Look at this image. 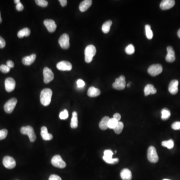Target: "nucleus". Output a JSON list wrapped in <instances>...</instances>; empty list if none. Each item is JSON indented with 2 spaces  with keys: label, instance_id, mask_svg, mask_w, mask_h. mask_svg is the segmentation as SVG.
Segmentation results:
<instances>
[{
  "label": "nucleus",
  "instance_id": "f257e3e1",
  "mask_svg": "<svg viewBox=\"0 0 180 180\" xmlns=\"http://www.w3.org/2000/svg\"><path fill=\"white\" fill-rule=\"evenodd\" d=\"M53 92L50 89H45L41 93L40 101L41 104L44 106H48L51 101Z\"/></svg>",
  "mask_w": 180,
  "mask_h": 180
},
{
  "label": "nucleus",
  "instance_id": "f03ea898",
  "mask_svg": "<svg viewBox=\"0 0 180 180\" xmlns=\"http://www.w3.org/2000/svg\"><path fill=\"white\" fill-rule=\"evenodd\" d=\"M96 48L94 45H90L86 48L85 50V60L87 63L92 62L93 57L96 54Z\"/></svg>",
  "mask_w": 180,
  "mask_h": 180
},
{
  "label": "nucleus",
  "instance_id": "7ed1b4c3",
  "mask_svg": "<svg viewBox=\"0 0 180 180\" xmlns=\"http://www.w3.org/2000/svg\"><path fill=\"white\" fill-rule=\"evenodd\" d=\"M21 133L24 135H28L31 142H34L36 140V134L35 133L34 129L31 126H28L21 128Z\"/></svg>",
  "mask_w": 180,
  "mask_h": 180
},
{
  "label": "nucleus",
  "instance_id": "20e7f679",
  "mask_svg": "<svg viewBox=\"0 0 180 180\" xmlns=\"http://www.w3.org/2000/svg\"><path fill=\"white\" fill-rule=\"evenodd\" d=\"M147 157L149 161L156 163L159 161V157L157 151L154 146H150L148 150Z\"/></svg>",
  "mask_w": 180,
  "mask_h": 180
},
{
  "label": "nucleus",
  "instance_id": "39448f33",
  "mask_svg": "<svg viewBox=\"0 0 180 180\" xmlns=\"http://www.w3.org/2000/svg\"><path fill=\"white\" fill-rule=\"evenodd\" d=\"M125 87H126V80H125V77L124 76H121L119 78L116 79L115 82L113 84V87L116 90H123L125 88Z\"/></svg>",
  "mask_w": 180,
  "mask_h": 180
},
{
  "label": "nucleus",
  "instance_id": "423d86ee",
  "mask_svg": "<svg viewBox=\"0 0 180 180\" xmlns=\"http://www.w3.org/2000/svg\"><path fill=\"white\" fill-rule=\"evenodd\" d=\"M163 71V67L160 64H154L150 66L148 69V73L152 76H156Z\"/></svg>",
  "mask_w": 180,
  "mask_h": 180
},
{
  "label": "nucleus",
  "instance_id": "0eeeda50",
  "mask_svg": "<svg viewBox=\"0 0 180 180\" xmlns=\"http://www.w3.org/2000/svg\"><path fill=\"white\" fill-rule=\"evenodd\" d=\"M17 103V100L16 98H12L7 101L4 106V110L7 113L11 114L16 107Z\"/></svg>",
  "mask_w": 180,
  "mask_h": 180
},
{
  "label": "nucleus",
  "instance_id": "6e6552de",
  "mask_svg": "<svg viewBox=\"0 0 180 180\" xmlns=\"http://www.w3.org/2000/svg\"><path fill=\"white\" fill-rule=\"evenodd\" d=\"M51 163L54 166L61 169L65 168L66 166L65 162L63 160L62 157L58 155L53 157V158L52 159Z\"/></svg>",
  "mask_w": 180,
  "mask_h": 180
},
{
  "label": "nucleus",
  "instance_id": "1a4fd4ad",
  "mask_svg": "<svg viewBox=\"0 0 180 180\" xmlns=\"http://www.w3.org/2000/svg\"><path fill=\"white\" fill-rule=\"evenodd\" d=\"M59 43L63 49H68L70 47V38L68 35L64 34L59 39Z\"/></svg>",
  "mask_w": 180,
  "mask_h": 180
},
{
  "label": "nucleus",
  "instance_id": "9d476101",
  "mask_svg": "<svg viewBox=\"0 0 180 180\" xmlns=\"http://www.w3.org/2000/svg\"><path fill=\"white\" fill-rule=\"evenodd\" d=\"M44 81L45 83L48 84L51 82L54 78V75L50 68L45 67L43 70Z\"/></svg>",
  "mask_w": 180,
  "mask_h": 180
},
{
  "label": "nucleus",
  "instance_id": "9b49d317",
  "mask_svg": "<svg viewBox=\"0 0 180 180\" xmlns=\"http://www.w3.org/2000/svg\"><path fill=\"white\" fill-rule=\"evenodd\" d=\"M3 164L4 166L7 169H13L16 165V161L13 157L10 156H6L3 160Z\"/></svg>",
  "mask_w": 180,
  "mask_h": 180
},
{
  "label": "nucleus",
  "instance_id": "f8f14e48",
  "mask_svg": "<svg viewBox=\"0 0 180 180\" xmlns=\"http://www.w3.org/2000/svg\"><path fill=\"white\" fill-rule=\"evenodd\" d=\"M57 68L60 71H71L72 69V65L71 63L68 61H61L58 63Z\"/></svg>",
  "mask_w": 180,
  "mask_h": 180
},
{
  "label": "nucleus",
  "instance_id": "ddd939ff",
  "mask_svg": "<svg viewBox=\"0 0 180 180\" xmlns=\"http://www.w3.org/2000/svg\"><path fill=\"white\" fill-rule=\"evenodd\" d=\"M5 89L8 92H12L16 87V82L13 78H7L5 82Z\"/></svg>",
  "mask_w": 180,
  "mask_h": 180
},
{
  "label": "nucleus",
  "instance_id": "4468645a",
  "mask_svg": "<svg viewBox=\"0 0 180 180\" xmlns=\"http://www.w3.org/2000/svg\"><path fill=\"white\" fill-rule=\"evenodd\" d=\"M44 24L47 30L50 33H53L56 31L57 28L56 25L54 21L51 19H47L44 21Z\"/></svg>",
  "mask_w": 180,
  "mask_h": 180
},
{
  "label": "nucleus",
  "instance_id": "2eb2a0df",
  "mask_svg": "<svg viewBox=\"0 0 180 180\" xmlns=\"http://www.w3.org/2000/svg\"><path fill=\"white\" fill-rule=\"evenodd\" d=\"M167 55L166 57V60L167 62L173 63L175 61V53L174 49L171 46H168L167 48Z\"/></svg>",
  "mask_w": 180,
  "mask_h": 180
},
{
  "label": "nucleus",
  "instance_id": "dca6fc26",
  "mask_svg": "<svg viewBox=\"0 0 180 180\" xmlns=\"http://www.w3.org/2000/svg\"><path fill=\"white\" fill-rule=\"evenodd\" d=\"M175 4L174 0H164L160 4V8L163 10H166L173 8Z\"/></svg>",
  "mask_w": 180,
  "mask_h": 180
},
{
  "label": "nucleus",
  "instance_id": "f3484780",
  "mask_svg": "<svg viewBox=\"0 0 180 180\" xmlns=\"http://www.w3.org/2000/svg\"><path fill=\"white\" fill-rule=\"evenodd\" d=\"M179 82L177 80L171 81L169 86V91L172 95H176L178 92Z\"/></svg>",
  "mask_w": 180,
  "mask_h": 180
},
{
  "label": "nucleus",
  "instance_id": "a211bd4d",
  "mask_svg": "<svg viewBox=\"0 0 180 180\" xmlns=\"http://www.w3.org/2000/svg\"><path fill=\"white\" fill-rule=\"evenodd\" d=\"M41 135L42 136V139L45 141H50L52 140L53 137L51 134L49 133L47 127L45 126L42 127L41 128Z\"/></svg>",
  "mask_w": 180,
  "mask_h": 180
},
{
  "label": "nucleus",
  "instance_id": "6ab92c4d",
  "mask_svg": "<svg viewBox=\"0 0 180 180\" xmlns=\"http://www.w3.org/2000/svg\"><path fill=\"white\" fill-rule=\"evenodd\" d=\"M36 58V54H32L30 56H26L22 59V63L24 65L30 66L34 62Z\"/></svg>",
  "mask_w": 180,
  "mask_h": 180
},
{
  "label": "nucleus",
  "instance_id": "aec40b11",
  "mask_svg": "<svg viewBox=\"0 0 180 180\" xmlns=\"http://www.w3.org/2000/svg\"><path fill=\"white\" fill-rule=\"evenodd\" d=\"M92 4V1L91 0H85L83 1L79 6V9L82 12H84L87 11Z\"/></svg>",
  "mask_w": 180,
  "mask_h": 180
},
{
  "label": "nucleus",
  "instance_id": "412c9836",
  "mask_svg": "<svg viewBox=\"0 0 180 180\" xmlns=\"http://www.w3.org/2000/svg\"><path fill=\"white\" fill-rule=\"evenodd\" d=\"M87 94L90 97H96L101 94V91L99 89L94 87H91L88 90Z\"/></svg>",
  "mask_w": 180,
  "mask_h": 180
},
{
  "label": "nucleus",
  "instance_id": "4be33fe9",
  "mask_svg": "<svg viewBox=\"0 0 180 180\" xmlns=\"http://www.w3.org/2000/svg\"><path fill=\"white\" fill-rule=\"evenodd\" d=\"M120 176L123 180H131L132 178V173L130 170L128 169L122 170Z\"/></svg>",
  "mask_w": 180,
  "mask_h": 180
},
{
  "label": "nucleus",
  "instance_id": "5701e85b",
  "mask_svg": "<svg viewBox=\"0 0 180 180\" xmlns=\"http://www.w3.org/2000/svg\"><path fill=\"white\" fill-rule=\"evenodd\" d=\"M157 93V90L152 84H148L145 87L144 93L146 96L150 94H155Z\"/></svg>",
  "mask_w": 180,
  "mask_h": 180
},
{
  "label": "nucleus",
  "instance_id": "b1692460",
  "mask_svg": "<svg viewBox=\"0 0 180 180\" xmlns=\"http://www.w3.org/2000/svg\"><path fill=\"white\" fill-rule=\"evenodd\" d=\"M110 118L109 117H104L99 123V127L102 130H105L108 128V122Z\"/></svg>",
  "mask_w": 180,
  "mask_h": 180
},
{
  "label": "nucleus",
  "instance_id": "393cba45",
  "mask_svg": "<svg viewBox=\"0 0 180 180\" xmlns=\"http://www.w3.org/2000/svg\"><path fill=\"white\" fill-rule=\"evenodd\" d=\"M78 126V114L77 112H73L71 122V127L72 129H76Z\"/></svg>",
  "mask_w": 180,
  "mask_h": 180
},
{
  "label": "nucleus",
  "instance_id": "a878e982",
  "mask_svg": "<svg viewBox=\"0 0 180 180\" xmlns=\"http://www.w3.org/2000/svg\"><path fill=\"white\" fill-rule=\"evenodd\" d=\"M31 31L30 29L28 28H25L21 30L18 33V37L19 38H22L24 37H28L30 35Z\"/></svg>",
  "mask_w": 180,
  "mask_h": 180
},
{
  "label": "nucleus",
  "instance_id": "bb28decb",
  "mask_svg": "<svg viewBox=\"0 0 180 180\" xmlns=\"http://www.w3.org/2000/svg\"><path fill=\"white\" fill-rule=\"evenodd\" d=\"M112 22L111 21H107L106 22H105L103 24L102 28L103 32L105 33V34H107V33H109L110 30L111 26H112Z\"/></svg>",
  "mask_w": 180,
  "mask_h": 180
},
{
  "label": "nucleus",
  "instance_id": "cd10ccee",
  "mask_svg": "<svg viewBox=\"0 0 180 180\" xmlns=\"http://www.w3.org/2000/svg\"><path fill=\"white\" fill-rule=\"evenodd\" d=\"M145 31H146V37L148 39L151 40L153 37V33L152 30H151V26L149 25H146L145 26Z\"/></svg>",
  "mask_w": 180,
  "mask_h": 180
},
{
  "label": "nucleus",
  "instance_id": "c85d7f7f",
  "mask_svg": "<svg viewBox=\"0 0 180 180\" xmlns=\"http://www.w3.org/2000/svg\"><path fill=\"white\" fill-rule=\"evenodd\" d=\"M103 160L106 162V163L109 164H115L118 163L119 161V160L118 158H113L110 157H107L105 156H103Z\"/></svg>",
  "mask_w": 180,
  "mask_h": 180
},
{
  "label": "nucleus",
  "instance_id": "c756f323",
  "mask_svg": "<svg viewBox=\"0 0 180 180\" xmlns=\"http://www.w3.org/2000/svg\"><path fill=\"white\" fill-rule=\"evenodd\" d=\"M161 118L163 120H166L171 116V112L167 109H163L161 111Z\"/></svg>",
  "mask_w": 180,
  "mask_h": 180
},
{
  "label": "nucleus",
  "instance_id": "7c9ffc66",
  "mask_svg": "<svg viewBox=\"0 0 180 180\" xmlns=\"http://www.w3.org/2000/svg\"><path fill=\"white\" fill-rule=\"evenodd\" d=\"M162 145L163 147L167 148L168 149H171L174 147V142L173 140L171 139V140H168V141H165L162 142Z\"/></svg>",
  "mask_w": 180,
  "mask_h": 180
},
{
  "label": "nucleus",
  "instance_id": "2f4dec72",
  "mask_svg": "<svg viewBox=\"0 0 180 180\" xmlns=\"http://www.w3.org/2000/svg\"><path fill=\"white\" fill-rule=\"evenodd\" d=\"M123 128H124V124H123V122H119L118 125L114 129V130L117 134H119L121 133V132L123 131Z\"/></svg>",
  "mask_w": 180,
  "mask_h": 180
},
{
  "label": "nucleus",
  "instance_id": "473e14b6",
  "mask_svg": "<svg viewBox=\"0 0 180 180\" xmlns=\"http://www.w3.org/2000/svg\"><path fill=\"white\" fill-rule=\"evenodd\" d=\"M118 123L119 122L113 118H110L108 122V128L110 129H114L116 127Z\"/></svg>",
  "mask_w": 180,
  "mask_h": 180
},
{
  "label": "nucleus",
  "instance_id": "72a5a7b5",
  "mask_svg": "<svg viewBox=\"0 0 180 180\" xmlns=\"http://www.w3.org/2000/svg\"><path fill=\"white\" fill-rule=\"evenodd\" d=\"M135 48L132 44L128 45L125 49L126 53L128 55H132L135 53Z\"/></svg>",
  "mask_w": 180,
  "mask_h": 180
},
{
  "label": "nucleus",
  "instance_id": "f704fd0d",
  "mask_svg": "<svg viewBox=\"0 0 180 180\" xmlns=\"http://www.w3.org/2000/svg\"><path fill=\"white\" fill-rule=\"evenodd\" d=\"M35 2L38 6L42 7H46L48 5V2L46 0H36Z\"/></svg>",
  "mask_w": 180,
  "mask_h": 180
},
{
  "label": "nucleus",
  "instance_id": "c9c22d12",
  "mask_svg": "<svg viewBox=\"0 0 180 180\" xmlns=\"http://www.w3.org/2000/svg\"><path fill=\"white\" fill-rule=\"evenodd\" d=\"M59 117L61 120L67 119L69 117V113L68 111L65 109L64 111H63L59 114Z\"/></svg>",
  "mask_w": 180,
  "mask_h": 180
},
{
  "label": "nucleus",
  "instance_id": "e433bc0d",
  "mask_svg": "<svg viewBox=\"0 0 180 180\" xmlns=\"http://www.w3.org/2000/svg\"><path fill=\"white\" fill-rule=\"evenodd\" d=\"M8 135V130L6 129H3L0 130V140H4L6 138Z\"/></svg>",
  "mask_w": 180,
  "mask_h": 180
},
{
  "label": "nucleus",
  "instance_id": "4c0bfd02",
  "mask_svg": "<svg viewBox=\"0 0 180 180\" xmlns=\"http://www.w3.org/2000/svg\"><path fill=\"white\" fill-rule=\"evenodd\" d=\"M0 71L3 73H8L10 71V68L7 65H2L0 66Z\"/></svg>",
  "mask_w": 180,
  "mask_h": 180
},
{
  "label": "nucleus",
  "instance_id": "58836bf2",
  "mask_svg": "<svg viewBox=\"0 0 180 180\" xmlns=\"http://www.w3.org/2000/svg\"><path fill=\"white\" fill-rule=\"evenodd\" d=\"M113 152L111 150H106L104 151V156L105 157L113 158Z\"/></svg>",
  "mask_w": 180,
  "mask_h": 180
},
{
  "label": "nucleus",
  "instance_id": "ea45409f",
  "mask_svg": "<svg viewBox=\"0 0 180 180\" xmlns=\"http://www.w3.org/2000/svg\"><path fill=\"white\" fill-rule=\"evenodd\" d=\"M172 128L175 130H180V122H176L172 125Z\"/></svg>",
  "mask_w": 180,
  "mask_h": 180
},
{
  "label": "nucleus",
  "instance_id": "a19ab883",
  "mask_svg": "<svg viewBox=\"0 0 180 180\" xmlns=\"http://www.w3.org/2000/svg\"><path fill=\"white\" fill-rule=\"evenodd\" d=\"M77 87L81 89L85 85V83L83 80L79 79L78 81H77Z\"/></svg>",
  "mask_w": 180,
  "mask_h": 180
},
{
  "label": "nucleus",
  "instance_id": "79ce46f5",
  "mask_svg": "<svg viewBox=\"0 0 180 180\" xmlns=\"http://www.w3.org/2000/svg\"><path fill=\"white\" fill-rule=\"evenodd\" d=\"M49 180H62V179L59 176L56 175H52L50 176Z\"/></svg>",
  "mask_w": 180,
  "mask_h": 180
},
{
  "label": "nucleus",
  "instance_id": "37998d69",
  "mask_svg": "<svg viewBox=\"0 0 180 180\" xmlns=\"http://www.w3.org/2000/svg\"><path fill=\"white\" fill-rule=\"evenodd\" d=\"M6 46V42L5 40L0 36V48H4Z\"/></svg>",
  "mask_w": 180,
  "mask_h": 180
},
{
  "label": "nucleus",
  "instance_id": "c03bdc74",
  "mask_svg": "<svg viewBox=\"0 0 180 180\" xmlns=\"http://www.w3.org/2000/svg\"><path fill=\"white\" fill-rule=\"evenodd\" d=\"M24 6L21 3L18 4L16 5V8L17 10L18 11H22L24 9Z\"/></svg>",
  "mask_w": 180,
  "mask_h": 180
},
{
  "label": "nucleus",
  "instance_id": "a18cd8bd",
  "mask_svg": "<svg viewBox=\"0 0 180 180\" xmlns=\"http://www.w3.org/2000/svg\"><path fill=\"white\" fill-rule=\"evenodd\" d=\"M113 118L117 120L118 122H120V120L121 119V116L120 114L116 113L114 115Z\"/></svg>",
  "mask_w": 180,
  "mask_h": 180
},
{
  "label": "nucleus",
  "instance_id": "49530a36",
  "mask_svg": "<svg viewBox=\"0 0 180 180\" xmlns=\"http://www.w3.org/2000/svg\"><path fill=\"white\" fill-rule=\"evenodd\" d=\"M7 66H8V67H9L10 68H12L13 67H14V63L13 61H8L7 62Z\"/></svg>",
  "mask_w": 180,
  "mask_h": 180
},
{
  "label": "nucleus",
  "instance_id": "de8ad7c7",
  "mask_svg": "<svg viewBox=\"0 0 180 180\" xmlns=\"http://www.w3.org/2000/svg\"><path fill=\"white\" fill-rule=\"evenodd\" d=\"M59 2H60V4L62 7H65L67 5V0H60Z\"/></svg>",
  "mask_w": 180,
  "mask_h": 180
},
{
  "label": "nucleus",
  "instance_id": "09e8293b",
  "mask_svg": "<svg viewBox=\"0 0 180 180\" xmlns=\"http://www.w3.org/2000/svg\"><path fill=\"white\" fill-rule=\"evenodd\" d=\"M14 2H15V3L16 4H18L20 3V0H15V1H14Z\"/></svg>",
  "mask_w": 180,
  "mask_h": 180
},
{
  "label": "nucleus",
  "instance_id": "8fccbe9b",
  "mask_svg": "<svg viewBox=\"0 0 180 180\" xmlns=\"http://www.w3.org/2000/svg\"><path fill=\"white\" fill-rule=\"evenodd\" d=\"M177 34H178V36L179 38H180V29L178 31V33H177Z\"/></svg>",
  "mask_w": 180,
  "mask_h": 180
},
{
  "label": "nucleus",
  "instance_id": "3c124183",
  "mask_svg": "<svg viewBox=\"0 0 180 180\" xmlns=\"http://www.w3.org/2000/svg\"><path fill=\"white\" fill-rule=\"evenodd\" d=\"M2 18H1V12H0V23L2 22Z\"/></svg>",
  "mask_w": 180,
  "mask_h": 180
},
{
  "label": "nucleus",
  "instance_id": "603ef678",
  "mask_svg": "<svg viewBox=\"0 0 180 180\" xmlns=\"http://www.w3.org/2000/svg\"><path fill=\"white\" fill-rule=\"evenodd\" d=\"M130 84H131V83H129V84H128V85H127L128 87H130Z\"/></svg>",
  "mask_w": 180,
  "mask_h": 180
},
{
  "label": "nucleus",
  "instance_id": "864d4df0",
  "mask_svg": "<svg viewBox=\"0 0 180 180\" xmlns=\"http://www.w3.org/2000/svg\"><path fill=\"white\" fill-rule=\"evenodd\" d=\"M169 180V179H164V180Z\"/></svg>",
  "mask_w": 180,
  "mask_h": 180
}]
</instances>
